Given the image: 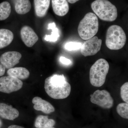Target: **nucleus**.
Masks as SVG:
<instances>
[{"label":"nucleus","instance_id":"1","mask_svg":"<svg viewBox=\"0 0 128 128\" xmlns=\"http://www.w3.org/2000/svg\"><path fill=\"white\" fill-rule=\"evenodd\" d=\"M44 89L47 94L55 99L68 97L71 92V86L63 74H54L46 78Z\"/></svg>","mask_w":128,"mask_h":128},{"label":"nucleus","instance_id":"2","mask_svg":"<svg viewBox=\"0 0 128 128\" xmlns=\"http://www.w3.org/2000/svg\"><path fill=\"white\" fill-rule=\"evenodd\" d=\"M92 10L101 20L113 22L118 17V11L115 6L108 0H96L92 3Z\"/></svg>","mask_w":128,"mask_h":128},{"label":"nucleus","instance_id":"3","mask_svg":"<svg viewBox=\"0 0 128 128\" xmlns=\"http://www.w3.org/2000/svg\"><path fill=\"white\" fill-rule=\"evenodd\" d=\"M98 28V17L92 12H88L80 22L78 27V34L84 40L94 37L97 33Z\"/></svg>","mask_w":128,"mask_h":128},{"label":"nucleus","instance_id":"4","mask_svg":"<svg viewBox=\"0 0 128 128\" xmlns=\"http://www.w3.org/2000/svg\"><path fill=\"white\" fill-rule=\"evenodd\" d=\"M109 70V65L106 60L98 59L91 66L89 72L91 84L96 87L104 84Z\"/></svg>","mask_w":128,"mask_h":128},{"label":"nucleus","instance_id":"5","mask_svg":"<svg viewBox=\"0 0 128 128\" xmlns=\"http://www.w3.org/2000/svg\"><path fill=\"white\" fill-rule=\"evenodd\" d=\"M126 36L125 32L118 25H112L108 28L106 34V46L112 50H118L126 44Z\"/></svg>","mask_w":128,"mask_h":128},{"label":"nucleus","instance_id":"6","mask_svg":"<svg viewBox=\"0 0 128 128\" xmlns=\"http://www.w3.org/2000/svg\"><path fill=\"white\" fill-rule=\"evenodd\" d=\"M90 96L92 103L103 108L109 109L113 105V99L110 93L106 90H97Z\"/></svg>","mask_w":128,"mask_h":128},{"label":"nucleus","instance_id":"7","mask_svg":"<svg viewBox=\"0 0 128 128\" xmlns=\"http://www.w3.org/2000/svg\"><path fill=\"white\" fill-rule=\"evenodd\" d=\"M23 86L20 80L12 76H2L0 78V92L6 93L17 91Z\"/></svg>","mask_w":128,"mask_h":128},{"label":"nucleus","instance_id":"8","mask_svg":"<svg viewBox=\"0 0 128 128\" xmlns=\"http://www.w3.org/2000/svg\"><path fill=\"white\" fill-rule=\"evenodd\" d=\"M102 44V40L94 36L86 40L82 44L81 53L85 57L95 55L100 50Z\"/></svg>","mask_w":128,"mask_h":128},{"label":"nucleus","instance_id":"9","mask_svg":"<svg viewBox=\"0 0 128 128\" xmlns=\"http://www.w3.org/2000/svg\"><path fill=\"white\" fill-rule=\"evenodd\" d=\"M22 57V54L18 52L9 51L1 56L0 62L6 69H10L19 63Z\"/></svg>","mask_w":128,"mask_h":128},{"label":"nucleus","instance_id":"10","mask_svg":"<svg viewBox=\"0 0 128 128\" xmlns=\"http://www.w3.org/2000/svg\"><path fill=\"white\" fill-rule=\"evenodd\" d=\"M21 38L26 46L32 47L38 40V36L34 30L28 26L22 28L20 31Z\"/></svg>","mask_w":128,"mask_h":128},{"label":"nucleus","instance_id":"11","mask_svg":"<svg viewBox=\"0 0 128 128\" xmlns=\"http://www.w3.org/2000/svg\"><path fill=\"white\" fill-rule=\"evenodd\" d=\"M34 104V108L37 111H41L46 114H50L55 111L53 105L39 97H35L32 100Z\"/></svg>","mask_w":128,"mask_h":128},{"label":"nucleus","instance_id":"12","mask_svg":"<svg viewBox=\"0 0 128 128\" xmlns=\"http://www.w3.org/2000/svg\"><path fill=\"white\" fill-rule=\"evenodd\" d=\"M19 112L11 105L0 103V116L4 119L14 120L18 118Z\"/></svg>","mask_w":128,"mask_h":128},{"label":"nucleus","instance_id":"13","mask_svg":"<svg viewBox=\"0 0 128 128\" xmlns=\"http://www.w3.org/2000/svg\"><path fill=\"white\" fill-rule=\"evenodd\" d=\"M53 11L57 16H63L68 12L69 6L67 0H52Z\"/></svg>","mask_w":128,"mask_h":128},{"label":"nucleus","instance_id":"14","mask_svg":"<svg viewBox=\"0 0 128 128\" xmlns=\"http://www.w3.org/2000/svg\"><path fill=\"white\" fill-rule=\"evenodd\" d=\"M50 0H34L35 14L40 18L44 17L47 14Z\"/></svg>","mask_w":128,"mask_h":128},{"label":"nucleus","instance_id":"15","mask_svg":"<svg viewBox=\"0 0 128 128\" xmlns=\"http://www.w3.org/2000/svg\"><path fill=\"white\" fill-rule=\"evenodd\" d=\"M14 34L8 29H0V49L8 46L12 42Z\"/></svg>","mask_w":128,"mask_h":128},{"label":"nucleus","instance_id":"16","mask_svg":"<svg viewBox=\"0 0 128 128\" xmlns=\"http://www.w3.org/2000/svg\"><path fill=\"white\" fill-rule=\"evenodd\" d=\"M8 76H12L20 80L27 79L30 76L29 71L24 67H15L9 69L7 71Z\"/></svg>","mask_w":128,"mask_h":128},{"label":"nucleus","instance_id":"17","mask_svg":"<svg viewBox=\"0 0 128 128\" xmlns=\"http://www.w3.org/2000/svg\"><path fill=\"white\" fill-rule=\"evenodd\" d=\"M32 4L29 0H16L15 8L18 14L23 15L30 11Z\"/></svg>","mask_w":128,"mask_h":128},{"label":"nucleus","instance_id":"18","mask_svg":"<svg viewBox=\"0 0 128 128\" xmlns=\"http://www.w3.org/2000/svg\"><path fill=\"white\" fill-rule=\"evenodd\" d=\"M54 120L49 119L47 116L39 115L37 117L34 123V126L37 128H51L55 125Z\"/></svg>","mask_w":128,"mask_h":128},{"label":"nucleus","instance_id":"19","mask_svg":"<svg viewBox=\"0 0 128 128\" xmlns=\"http://www.w3.org/2000/svg\"><path fill=\"white\" fill-rule=\"evenodd\" d=\"M11 12V6L9 2H4L0 3V21L9 17Z\"/></svg>","mask_w":128,"mask_h":128},{"label":"nucleus","instance_id":"20","mask_svg":"<svg viewBox=\"0 0 128 128\" xmlns=\"http://www.w3.org/2000/svg\"><path fill=\"white\" fill-rule=\"evenodd\" d=\"M117 112L120 116L125 119H128V104L126 103L120 104L117 106Z\"/></svg>","mask_w":128,"mask_h":128},{"label":"nucleus","instance_id":"21","mask_svg":"<svg viewBox=\"0 0 128 128\" xmlns=\"http://www.w3.org/2000/svg\"><path fill=\"white\" fill-rule=\"evenodd\" d=\"M52 30L50 35H46L44 38V40L46 41L50 42H56L58 40L60 37L58 29L56 27L52 29Z\"/></svg>","mask_w":128,"mask_h":128},{"label":"nucleus","instance_id":"22","mask_svg":"<svg viewBox=\"0 0 128 128\" xmlns=\"http://www.w3.org/2000/svg\"><path fill=\"white\" fill-rule=\"evenodd\" d=\"M82 44L79 42H69L65 45L64 48L69 51L78 50L80 48Z\"/></svg>","mask_w":128,"mask_h":128},{"label":"nucleus","instance_id":"23","mask_svg":"<svg viewBox=\"0 0 128 128\" xmlns=\"http://www.w3.org/2000/svg\"><path fill=\"white\" fill-rule=\"evenodd\" d=\"M120 94L121 98L124 102L128 103V82H125L121 88Z\"/></svg>","mask_w":128,"mask_h":128},{"label":"nucleus","instance_id":"24","mask_svg":"<svg viewBox=\"0 0 128 128\" xmlns=\"http://www.w3.org/2000/svg\"><path fill=\"white\" fill-rule=\"evenodd\" d=\"M60 61L62 64L65 65H69L71 63V61L69 59L66 58L64 57H60Z\"/></svg>","mask_w":128,"mask_h":128},{"label":"nucleus","instance_id":"25","mask_svg":"<svg viewBox=\"0 0 128 128\" xmlns=\"http://www.w3.org/2000/svg\"><path fill=\"white\" fill-rule=\"evenodd\" d=\"M6 71V68L0 64V76L4 75Z\"/></svg>","mask_w":128,"mask_h":128},{"label":"nucleus","instance_id":"26","mask_svg":"<svg viewBox=\"0 0 128 128\" xmlns=\"http://www.w3.org/2000/svg\"><path fill=\"white\" fill-rule=\"evenodd\" d=\"M56 27V25L54 22H53V23H50L48 25V28L49 29H51L52 30L53 28H54Z\"/></svg>","mask_w":128,"mask_h":128},{"label":"nucleus","instance_id":"27","mask_svg":"<svg viewBox=\"0 0 128 128\" xmlns=\"http://www.w3.org/2000/svg\"><path fill=\"white\" fill-rule=\"evenodd\" d=\"M8 128H25L22 126L16 125H12L9 126Z\"/></svg>","mask_w":128,"mask_h":128},{"label":"nucleus","instance_id":"28","mask_svg":"<svg viewBox=\"0 0 128 128\" xmlns=\"http://www.w3.org/2000/svg\"><path fill=\"white\" fill-rule=\"evenodd\" d=\"M80 0H67L68 2L71 3V4H74L75 2H77Z\"/></svg>","mask_w":128,"mask_h":128},{"label":"nucleus","instance_id":"29","mask_svg":"<svg viewBox=\"0 0 128 128\" xmlns=\"http://www.w3.org/2000/svg\"><path fill=\"white\" fill-rule=\"evenodd\" d=\"M2 121L0 119V128H1L2 126Z\"/></svg>","mask_w":128,"mask_h":128},{"label":"nucleus","instance_id":"30","mask_svg":"<svg viewBox=\"0 0 128 128\" xmlns=\"http://www.w3.org/2000/svg\"></svg>","mask_w":128,"mask_h":128}]
</instances>
